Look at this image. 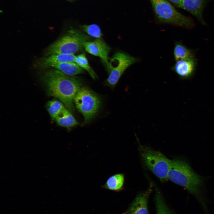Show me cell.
<instances>
[{"instance_id": "obj_19", "label": "cell", "mask_w": 214, "mask_h": 214, "mask_svg": "<svg viewBox=\"0 0 214 214\" xmlns=\"http://www.w3.org/2000/svg\"><path fill=\"white\" fill-rule=\"evenodd\" d=\"M75 62L83 69L85 70L93 79L97 78L96 75L89 65L84 53L76 56Z\"/></svg>"}, {"instance_id": "obj_13", "label": "cell", "mask_w": 214, "mask_h": 214, "mask_svg": "<svg viewBox=\"0 0 214 214\" xmlns=\"http://www.w3.org/2000/svg\"><path fill=\"white\" fill-rule=\"evenodd\" d=\"M48 67H52L69 76L81 74L84 71V69L75 62L54 63L50 64Z\"/></svg>"}, {"instance_id": "obj_11", "label": "cell", "mask_w": 214, "mask_h": 214, "mask_svg": "<svg viewBox=\"0 0 214 214\" xmlns=\"http://www.w3.org/2000/svg\"><path fill=\"white\" fill-rule=\"evenodd\" d=\"M205 0H183L180 8L187 10L195 16L204 25L206 23L203 17Z\"/></svg>"}, {"instance_id": "obj_14", "label": "cell", "mask_w": 214, "mask_h": 214, "mask_svg": "<svg viewBox=\"0 0 214 214\" xmlns=\"http://www.w3.org/2000/svg\"><path fill=\"white\" fill-rule=\"evenodd\" d=\"M125 182L124 175L122 173L114 174L109 177L102 186V188L119 192L124 188Z\"/></svg>"}, {"instance_id": "obj_18", "label": "cell", "mask_w": 214, "mask_h": 214, "mask_svg": "<svg viewBox=\"0 0 214 214\" xmlns=\"http://www.w3.org/2000/svg\"><path fill=\"white\" fill-rule=\"evenodd\" d=\"M47 108L50 116L54 119L65 108L61 102L55 100L49 101Z\"/></svg>"}, {"instance_id": "obj_1", "label": "cell", "mask_w": 214, "mask_h": 214, "mask_svg": "<svg viewBox=\"0 0 214 214\" xmlns=\"http://www.w3.org/2000/svg\"><path fill=\"white\" fill-rule=\"evenodd\" d=\"M167 178L184 188L199 202L205 214H209L204 187L205 178L195 171L187 161L179 158L171 160Z\"/></svg>"}, {"instance_id": "obj_5", "label": "cell", "mask_w": 214, "mask_h": 214, "mask_svg": "<svg viewBox=\"0 0 214 214\" xmlns=\"http://www.w3.org/2000/svg\"><path fill=\"white\" fill-rule=\"evenodd\" d=\"M138 149L145 166L161 181H166L171 160L161 152L140 144Z\"/></svg>"}, {"instance_id": "obj_4", "label": "cell", "mask_w": 214, "mask_h": 214, "mask_svg": "<svg viewBox=\"0 0 214 214\" xmlns=\"http://www.w3.org/2000/svg\"><path fill=\"white\" fill-rule=\"evenodd\" d=\"M155 15L160 22L188 29L192 28V19L178 11L167 0H150Z\"/></svg>"}, {"instance_id": "obj_7", "label": "cell", "mask_w": 214, "mask_h": 214, "mask_svg": "<svg viewBox=\"0 0 214 214\" xmlns=\"http://www.w3.org/2000/svg\"><path fill=\"white\" fill-rule=\"evenodd\" d=\"M139 60L138 58L125 52L118 51L115 53L109 61L107 69L109 74L107 79L108 83L115 86L125 71Z\"/></svg>"}, {"instance_id": "obj_8", "label": "cell", "mask_w": 214, "mask_h": 214, "mask_svg": "<svg viewBox=\"0 0 214 214\" xmlns=\"http://www.w3.org/2000/svg\"><path fill=\"white\" fill-rule=\"evenodd\" d=\"M197 60L195 57L176 61L171 70L182 80H189L194 76L197 67Z\"/></svg>"}, {"instance_id": "obj_6", "label": "cell", "mask_w": 214, "mask_h": 214, "mask_svg": "<svg viewBox=\"0 0 214 214\" xmlns=\"http://www.w3.org/2000/svg\"><path fill=\"white\" fill-rule=\"evenodd\" d=\"M78 110L83 115L86 122L94 117L100 106L99 98L88 88L81 87L77 92L74 100Z\"/></svg>"}, {"instance_id": "obj_20", "label": "cell", "mask_w": 214, "mask_h": 214, "mask_svg": "<svg viewBox=\"0 0 214 214\" xmlns=\"http://www.w3.org/2000/svg\"><path fill=\"white\" fill-rule=\"evenodd\" d=\"M81 27L89 35L94 37L100 38L102 36L100 28L96 24L85 25L81 26Z\"/></svg>"}, {"instance_id": "obj_15", "label": "cell", "mask_w": 214, "mask_h": 214, "mask_svg": "<svg viewBox=\"0 0 214 214\" xmlns=\"http://www.w3.org/2000/svg\"><path fill=\"white\" fill-rule=\"evenodd\" d=\"M173 54L175 61L195 57V51L187 47L181 41L175 43Z\"/></svg>"}, {"instance_id": "obj_21", "label": "cell", "mask_w": 214, "mask_h": 214, "mask_svg": "<svg viewBox=\"0 0 214 214\" xmlns=\"http://www.w3.org/2000/svg\"><path fill=\"white\" fill-rule=\"evenodd\" d=\"M171 2L176 6L179 7H181V4L183 0H168Z\"/></svg>"}, {"instance_id": "obj_16", "label": "cell", "mask_w": 214, "mask_h": 214, "mask_svg": "<svg viewBox=\"0 0 214 214\" xmlns=\"http://www.w3.org/2000/svg\"><path fill=\"white\" fill-rule=\"evenodd\" d=\"M55 120L59 125L67 128L73 127L78 124L70 112L66 108Z\"/></svg>"}, {"instance_id": "obj_17", "label": "cell", "mask_w": 214, "mask_h": 214, "mask_svg": "<svg viewBox=\"0 0 214 214\" xmlns=\"http://www.w3.org/2000/svg\"><path fill=\"white\" fill-rule=\"evenodd\" d=\"M155 201L156 214H173L165 202L162 194L158 188H156Z\"/></svg>"}, {"instance_id": "obj_10", "label": "cell", "mask_w": 214, "mask_h": 214, "mask_svg": "<svg viewBox=\"0 0 214 214\" xmlns=\"http://www.w3.org/2000/svg\"><path fill=\"white\" fill-rule=\"evenodd\" d=\"M152 187L150 183L147 190L137 195L126 211L122 214H148V201Z\"/></svg>"}, {"instance_id": "obj_12", "label": "cell", "mask_w": 214, "mask_h": 214, "mask_svg": "<svg viewBox=\"0 0 214 214\" xmlns=\"http://www.w3.org/2000/svg\"><path fill=\"white\" fill-rule=\"evenodd\" d=\"M74 54H60L51 55L41 59L39 64L42 67H48L51 64L67 62H75Z\"/></svg>"}, {"instance_id": "obj_9", "label": "cell", "mask_w": 214, "mask_h": 214, "mask_svg": "<svg viewBox=\"0 0 214 214\" xmlns=\"http://www.w3.org/2000/svg\"><path fill=\"white\" fill-rule=\"evenodd\" d=\"M84 48L90 54L100 57L108 69L109 65L108 55L110 48L102 40L97 39L93 41H88L84 44Z\"/></svg>"}, {"instance_id": "obj_3", "label": "cell", "mask_w": 214, "mask_h": 214, "mask_svg": "<svg viewBox=\"0 0 214 214\" xmlns=\"http://www.w3.org/2000/svg\"><path fill=\"white\" fill-rule=\"evenodd\" d=\"M90 37L76 29H71L66 35L52 44L46 49L47 56L60 54H74L84 48V43Z\"/></svg>"}, {"instance_id": "obj_2", "label": "cell", "mask_w": 214, "mask_h": 214, "mask_svg": "<svg viewBox=\"0 0 214 214\" xmlns=\"http://www.w3.org/2000/svg\"><path fill=\"white\" fill-rule=\"evenodd\" d=\"M43 80L48 95L58 99L69 110L73 111L74 98L81 87L80 80L56 69L47 72Z\"/></svg>"}]
</instances>
